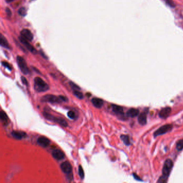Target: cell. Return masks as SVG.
<instances>
[{
  "instance_id": "13",
  "label": "cell",
  "mask_w": 183,
  "mask_h": 183,
  "mask_svg": "<svg viewBox=\"0 0 183 183\" xmlns=\"http://www.w3.org/2000/svg\"><path fill=\"white\" fill-rule=\"evenodd\" d=\"M171 111V109L169 107H166L162 109L159 112V116L161 118L165 119L166 118L167 116L170 114Z\"/></svg>"
},
{
  "instance_id": "20",
  "label": "cell",
  "mask_w": 183,
  "mask_h": 183,
  "mask_svg": "<svg viewBox=\"0 0 183 183\" xmlns=\"http://www.w3.org/2000/svg\"><path fill=\"white\" fill-rule=\"evenodd\" d=\"M120 138L121 140L123 141V142L127 146H129L130 145V142L129 141V138L128 135H121L120 136Z\"/></svg>"
},
{
  "instance_id": "9",
  "label": "cell",
  "mask_w": 183,
  "mask_h": 183,
  "mask_svg": "<svg viewBox=\"0 0 183 183\" xmlns=\"http://www.w3.org/2000/svg\"><path fill=\"white\" fill-rule=\"evenodd\" d=\"M21 37L24 38V39H27L28 41L31 42L33 38V35L31 31L27 29H25L22 30L21 32Z\"/></svg>"
},
{
  "instance_id": "1",
  "label": "cell",
  "mask_w": 183,
  "mask_h": 183,
  "mask_svg": "<svg viewBox=\"0 0 183 183\" xmlns=\"http://www.w3.org/2000/svg\"><path fill=\"white\" fill-rule=\"evenodd\" d=\"M34 89L38 93H42L48 90L49 87L42 78L36 77L34 79Z\"/></svg>"
},
{
  "instance_id": "31",
  "label": "cell",
  "mask_w": 183,
  "mask_h": 183,
  "mask_svg": "<svg viewBox=\"0 0 183 183\" xmlns=\"http://www.w3.org/2000/svg\"><path fill=\"white\" fill-rule=\"evenodd\" d=\"M6 12H7V14L8 16H10L11 15V10H10V9L7 8V9H6Z\"/></svg>"
},
{
  "instance_id": "30",
  "label": "cell",
  "mask_w": 183,
  "mask_h": 183,
  "mask_svg": "<svg viewBox=\"0 0 183 183\" xmlns=\"http://www.w3.org/2000/svg\"><path fill=\"white\" fill-rule=\"evenodd\" d=\"M59 97L62 101H67L68 100V99L66 97L63 96H59Z\"/></svg>"
},
{
  "instance_id": "32",
  "label": "cell",
  "mask_w": 183,
  "mask_h": 183,
  "mask_svg": "<svg viewBox=\"0 0 183 183\" xmlns=\"http://www.w3.org/2000/svg\"><path fill=\"white\" fill-rule=\"evenodd\" d=\"M133 176H134V178L136 179V180H139V181H141L142 180L140 179V178L139 177V176H138V175H136V174H133Z\"/></svg>"
},
{
  "instance_id": "29",
  "label": "cell",
  "mask_w": 183,
  "mask_h": 183,
  "mask_svg": "<svg viewBox=\"0 0 183 183\" xmlns=\"http://www.w3.org/2000/svg\"><path fill=\"white\" fill-rule=\"evenodd\" d=\"M21 80H22V83L25 85H28V81L26 79V78L24 76H22L21 77Z\"/></svg>"
},
{
  "instance_id": "25",
  "label": "cell",
  "mask_w": 183,
  "mask_h": 183,
  "mask_svg": "<svg viewBox=\"0 0 183 183\" xmlns=\"http://www.w3.org/2000/svg\"><path fill=\"white\" fill-rule=\"evenodd\" d=\"M69 85L71 88L74 90H80L81 89L80 87H78L77 85H76L75 83H74V82L72 81L69 82Z\"/></svg>"
},
{
  "instance_id": "24",
  "label": "cell",
  "mask_w": 183,
  "mask_h": 183,
  "mask_svg": "<svg viewBox=\"0 0 183 183\" xmlns=\"http://www.w3.org/2000/svg\"><path fill=\"white\" fill-rule=\"evenodd\" d=\"M18 14L22 16H25L27 15V9L24 7L21 8L18 11Z\"/></svg>"
},
{
  "instance_id": "11",
  "label": "cell",
  "mask_w": 183,
  "mask_h": 183,
  "mask_svg": "<svg viewBox=\"0 0 183 183\" xmlns=\"http://www.w3.org/2000/svg\"><path fill=\"white\" fill-rule=\"evenodd\" d=\"M11 135L16 140H22L27 137V133L23 131H16L13 130L11 132Z\"/></svg>"
},
{
  "instance_id": "7",
  "label": "cell",
  "mask_w": 183,
  "mask_h": 183,
  "mask_svg": "<svg viewBox=\"0 0 183 183\" xmlns=\"http://www.w3.org/2000/svg\"><path fill=\"white\" fill-rule=\"evenodd\" d=\"M62 171L66 174H70L72 172V166L69 162L66 161L61 163L60 165Z\"/></svg>"
},
{
  "instance_id": "33",
  "label": "cell",
  "mask_w": 183,
  "mask_h": 183,
  "mask_svg": "<svg viewBox=\"0 0 183 183\" xmlns=\"http://www.w3.org/2000/svg\"><path fill=\"white\" fill-rule=\"evenodd\" d=\"M6 2H8V3H9V2H12V1H13V0H6Z\"/></svg>"
},
{
  "instance_id": "12",
  "label": "cell",
  "mask_w": 183,
  "mask_h": 183,
  "mask_svg": "<svg viewBox=\"0 0 183 183\" xmlns=\"http://www.w3.org/2000/svg\"><path fill=\"white\" fill-rule=\"evenodd\" d=\"M52 156L57 160H61L64 159V154L62 151L60 149H54L52 152Z\"/></svg>"
},
{
  "instance_id": "10",
  "label": "cell",
  "mask_w": 183,
  "mask_h": 183,
  "mask_svg": "<svg viewBox=\"0 0 183 183\" xmlns=\"http://www.w3.org/2000/svg\"><path fill=\"white\" fill-rule=\"evenodd\" d=\"M38 144L43 147H48L50 143V141L45 136H40L37 139Z\"/></svg>"
},
{
  "instance_id": "15",
  "label": "cell",
  "mask_w": 183,
  "mask_h": 183,
  "mask_svg": "<svg viewBox=\"0 0 183 183\" xmlns=\"http://www.w3.org/2000/svg\"><path fill=\"white\" fill-rule=\"evenodd\" d=\"M112 111L116 114L118 115H123L124 113V110L123 107L117 105H114V104H112Z\"/></svg>"
},
{
  "instance_id": "28",
  "label": "cell",
  "mask_w": 183,
  "mask_h": 183,
  "mask_svg": "<svg viewBox=\"0 0 183 183\" xmlns=\"http://www.w3.org/2000/svg\"><path fill=\"white\" fill-rule=\"evenodd\" d=\"M165 2L169 6L172 7H174L175 6V4L172 1V0H165Z\"/></svg>"
},
{
  "instance_id": "8",
  "label": "cell",
  "mask_w": 183,
  "mask_h": 183,
  "mask_svg": "<svg viewBox=\"0 0 183 183\" xmlns=\"http://www.w3.org/2000/svg\"><path fill=\"white\" fill-rule=\"evenodd\" d=\"M19 41L21 42V43L29 50L31 51L32 53H36V52H37L36 50L34 49V48L30 44H29V41L27 40V39H24L22 37H20L19 38Z\"/></svg>"
},
{
  "instance_id": "17",
  "label": "cell",
  "mask_w": 183,
  "mask_h": 183,
  "mask_svg": "<svg viewBox=\"0 0 183 183\" xmlns=\"http://www.w3.org/2000/svg\"><path fill=\"white\" fill-rule=\"evenodd\" d=\"M139 113V111L138 109L132 108L130 109L127 112V116L128 117L134 118Z\"/></svg>"
},
{
  "instance_id": "2",
  "label": "cell",
  "mask_w": 183,
  "mask_h": 183,
  "mask_svg": "<svg viewBox=\"0 0 183 183\" xmlns=\"http://www.w3.org/2000/svg\"><path fill=\"white\" fill-rule=\"evenodd\" d=\"M43 115L44 116V117L46 119H47L49 121H53L54 123H58L60 125H61L63 127H66L68 126L67 122L64 119H63V118H61L55 116L52 114H50L48 113V112H44L43 113Z\"/></svg>"
},
{
  "instance_id": "6",
  "label": "cell",
  "mask_w": 183,
  "mask_h": 183,
  "mask_svg": "<svg viewBox=\"0 0 183 183\" xmlns=\"http://www.w3.org/2000/svg\"><path fill=\"white\" fill-rule=\"evenodd\" d=\"M42 101L50 103H60L62 101L59 96H57L53 95H46L42 97Z\"/></svg>"
},
{
  "instance_id": "14",
  "label": "cell",
  "mask_w": 183,
  "mask_h": 183,
  "mask_svg": "<svg viewBox=\"0 0 183 183\" xmlns=\"http://www.w3.org/2000/svg\"><path fill=\"white\" fill-rule=\"evenodd\" d=\"M91 102H92L93 105L97 108H101L104 104V101L101 99L98 98H93L91 99Z\"/></svg>"
},
{
  "instance_id": "5",
  "label": "cell",
  "mask_w": 183,
  "mask_h": 183,
  "mask_svg": "<svg viewBox=\"0 0 183 183\" xmlns=\"http://www.w3.org/2000/svg\"><path fill=\"white\" fill-rule=\"evenodd\" d=\"M173 128V126L170 124H167L163 125L160 127L157 130H156L155 132L154 135L155 137L158 136L160 135H163L170 131H171Z\"/></svg>"
},
{
  "instance_id": "18",
  "label": "cell",
  "mask_w": 183,
  "mask_h": 183,
  "mask_svg": "<svg viewBox=\"0 0 183 183\" xmlns=\"http://www.w3.org/2000/svg\"><path fill=\"white\" fill-rule=\"evenodd\" d=\"M0 44H1V45L6 48H10V46L9 45V43L8 42V41L7 40L6 38L3 35H1V37H0Z\"/></svg>"
},
{
  "instance_id": "19",
  "label": "cell",
  "mask_w": 183,
  "mask_h": 183,
  "mask_svg": "<svg viewBox=\"0 0 183 183\" xmlns=\"http://www.w3.org/2000/svg\"><path fill=\"white\" fill-rule=\"evenodd\" d=\"M0 119H1V121L3 123H7L8 120V117L6 113L3 110H1V112H0Z\"/></svg>"
},
{
  "instance_id": "23",
  "label": "cell",
  "mask_w": 183,
  "mask_h": 183,
  "mask_svg": "<svg viewBox=\"0 0 183 183\" xmlns=\"http://www.w3.org/2000/svg\"><path fill=\"white\" fill-rule=\"evenodd\" d=\"M176 149L178 151H180L183 149V140H180L177 143Z\"/></svg>"
},
{
  "instance_id": "4",
  "label": "cell",
  "mask_w": 183,
  "mask_h": 183,
  "mask_svg": "<svg viewBox=\"0 0 183 183\" xmlns=\"http://www.w3.org/2000/svg\"><path fill=\"white\" fill-rule=\"evenodd\" d=\"M17 62L20 70L24 74L27 75L29 73V69L23 58L18 56L17 57Z\"/></svg>"
},
{
  "instance_id": "26",
  "label": "cell",
  "mask_w": 183,
  "mask_h": 183,
  "mask_svg": "<svg viewBox=\"0 0 183 183\" xmlns=\"http://www.w3.org/2000/svg\"><path fill=\"white\" fill-rule=\"evenodd\" d=\"M67 115L69 118L71 119H74L76 118L75 113L74 111H69L67 113Z\"/></svg>"
},
{
  "instance_id": "16",
  "label": "cell",
  "mask_w": 183,
  "mask_h": 183,
  "mask_svg": "<svg viewBox=\"0 0 183 183\" xmlns=\"http://www.w3.org/2000/svg\"><path fill=\"white\" fill-rule=\"evenodd\" d=\"M138 121L141 125H146L147 123V114L145 112L141 113L138 118Z\"/></svg>"
},
{
  "instance_id": "21",
  "label": "cell",
  "mask_w": 183,
  "mask_h": 183,
  "mask_svg": "<svg viewBox=\"0 0 183 183\" xmlns=\"http://www.w3.org/2000/svg\"><path fill=\"white\" fill-rule=\"evenodd\" d=\"M73 94L75 96H76L77 98H78V99H82L83 98V95L82 93L80 92L78 90H74L73 92Z\"/></svg>"
},
{
  "instance_id": "27",
  "label": "cell",
  "mask_w": 183,
  "mask_h": 183,
  "mask_svg": "<svg viewBox=\"0 0 183 183\" xmlns=\"http://www.w3.org/2000/svg\"><path fill=\"white\" fill-rule=\"evenodd\" d=\"M2 65H3V66L4 67L7 68L9 70H11V69H12L10 65L7 62L2 61Z\"/></svg>"
},
{
  "instance_id": "3",
  "label": "cell",
  "mask_w": 183,
  "mask_h": 183,
  "mask_svg": "<svg viewBox=\"0 0 183 183\" xmlns=\"http://www.w3.org/2000/svg\"><path fill=\"white\" fill-rule=\"evenodd\" d=\"M173 167V162L170 159L166 160L163 165L162 169V177L167 179Z\"/></svg>"
},
{
  "instance_id": "22",
  "label": "cell",
  "mask_w": 183,
  "mask_h": 183,
  "mask_svg": "<svg viewBox=\"0 0 183 183\" xmlns=\"http://www.w3.org/2000/svg\"><path fill=\"white\" fill-rule=\"evenodd\" d=\"M78 175H79V176L82 179L84 178V172L82 166L81 165L78 166Z\"/></svg>"
}]
</instances>
